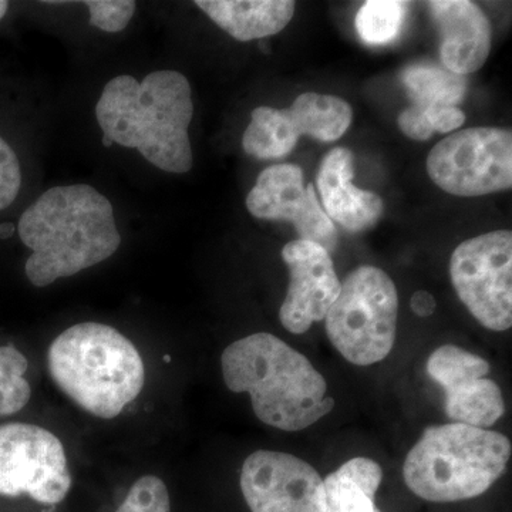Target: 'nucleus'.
Masks as SVG:
<instances>
[{
	"instance_id": "obj_1",
	"label": "nucleus",
	"mask_w": 512,
	"mask_h": 512,
	"mask_svg": "<svg viewBox=\"0 0 512 512\" xmlns=\"http://www.w3.org/2000/svg\"><path fill=\"white\" fill-rule=\"evenodd\" d=\"M18 234L32 249L25 271L37 288L106 261L121 244L113 205L86 184L43 192L20 217Z\"/></svg>"
},
{
	"instance_id": "obj_2",
	"label": "nucleus",
	"mask_w": 512,
	"mask_h": 512,
	"mask_svg": "<svg viewBox=\"0 0 512 512\" xmlns=\"http://www.w3.org/2000/svg\"><path fill=\"white\" fill-rule=\"evenodd\" d=\"M194 116L191 86L184 74L160 70L141 82L130 74L104 86L96 117L104 138L136 148L165 173L184 174L194 164L188 127Z\"/></svg>"
},
{
	"instance_id": "obj_3",
	"label": "nucleus",
	"mask_w": 512,
	"mask_h": 512,
	"mask_svg": "<svg viewBox=\"0 0 512 512\" xmlns=\"http://www.w3.org/2000/svg\"><path fill=\"white\" fill-rule=\"evenodd\" d=\"M222 376L231 392L248 393L266 426L301 431L332 412L328 383L311 360L271 333L231 343L221 356Z\"/></svg>"
},
{
	"instance_id": "obj_4",
	"label": "nucleus",
	"mask_w": 512,
	"mask_h": 512,
	"mask_svg": "<svg viewBox=\"0 0 512 512\" xmlns=\"http://www.w3.org/2000/svg\"><path fill=\"white\" fill-rule=\"evenodd\" d=\"M47 367L72 402L106 420L120 416L146 382L136 346L103 323H79L60 333L47 352Z\"/></svg>"
},
{
	"instance_id": "obj_5",
	"label": "nucleus",
	"mask_w": 512,
	"mask_h": 512,
	"mask_svg": "<svg viewBox=\"0 0 512 512\" xmlns=\"http://www.w3.org/2000/svg\"><path fill=\"white\" fill-rule=\"evenodd\" d=\"M511 441L498 431L463 423L441 424L424 431L407 454V487L430 503H458L480 497L510 463Z\"/></svg>"
},
{
	"instance_id": "obj_6",
	"label": "nucleus",
	"mask_w": 512,
	"mask_h": 512,
	"mask_svg": "<svg viewBox=\"0 0 512 512\" xmlns=\"http://www.w3.org/2000/svg\"><path fill=\"white\" fill-rule=\"evenodd\" d=\"M399 296L383 269L363 265L346 276L325 318L333 348L348 362L370 366L382 362L396 342Z\"/></svg>"
},
{
	"instance_id": "obj_7",
	"label": "nucleus",
	"mask_w": 512,
	"mask_h": 512,
	"mask_svg": "<svg viewBox=\"0 0 512 512\" xmlns=\"http://www.w3.org/2000/svg\"><path fill=\"white\" fill-rule=\"evenodd\" d=\"M427 173L437 187L457 197L510 190L511 131L495 127L456 131L430 151Z\"/></svg>"
},
{
	"instance_id": "obj_8",
	"label": "nucleus",
	"mask_w": 512,
	"mask_h": 512,
	"mask_svg": "<svg viewBox=\"0 0 512 512\" xmlns=\"http://www.w3.org/2000/svg\"><path fill=\"white\" fill-rule=\"evenodd\" d=\"M458 298L484 328L512 325V234L493 231L461 242L450 258Z\"/></svg>"
},
{
	"instance_id": "obj_9",
	"label": "nucleus",
	"mask_w": 512,
	"mask_h": 512,
	"mask_svg": "<svg viewBox=\"0 0 512 512\" xmlns=\"http://www.w3.org/2000/svg\"><path fill=\"white\" fill-rule=\"evenodd\" d=\"M72 488L66 450L52 431L29 423L0 426V495L62 503Z\"/></svg>"
},
{
	"instance_id": "obj_10",
	"label": "nucleus",
	"mask_w": 512,
	"mask_h": 512,
	"mask_svg": "<svg viewBox=\"0 0 512 512\" xmlns=\"http://www.w3.org/2000/svg\"><path fill=\"white\" fill-rule=\"evenodd\" d=\"M239 483L251 512H328L322 477L292 454L255 451L245 460Z\"/></svg>"
},
{
	"instance_id": "obj_11",
	"label": "nucleus",
	"mask_w": 512,
	"mask_h": 512,
	"mask_svg": "<svg viewBox=\"0 0 512 512\" xmlns=\"http://www.w3.org/2000/svg\"><path fill=\"white\" fill-rule=\"evenodd\" d=\"M487 360L454 345L440 346L427 360V375L446 399V413L454 423L488 429L505 413L500 386L488 379Z\"/></svg>"
},
{
	"instance_id": "obj_12",
	"label": "nucleus",
	"mask_w": 512,
	"mask_h": 512,
	"mask_svg": "<svg viewBox=\"0 0 512 512\" xmlns=\"http://www.w3.org/2000/svg\"><path fill=\"white\" fill-rule=\"evenodd\" d=\"M248 211L259 220L288 221L299 239L333 252L338 232L316 198L312 184L305 185L303 171L295 164L265 168L247 197Z\"/></svg>"
},
{
	"instance_id": "obj_13",
	"label": "nucleus",
	"mask_w": 512,
	"mask_h": 512,
	"mask_svg": "<svg viewBox=\"0 0 512 512\" xmlns=\"http://www.w3.org/2000/svg\"><path fill=\"white\" fill-rule=\"evenodd\" d=\"M282 259L288 266L289 288L279 319L288 332L302 335L313 323L326 318L342 282L329 252L313 242H289L282 249Z\"/></svg>"
},
{
	"instance_id": "obj_14",
	"label": "nucleus",
	"mask_w": 512,
	"mask_h": 512,
	"mask_svg": "<svg viewBox=\"0 0 512 512\" xmlns=\"http://www.w3.org/2000/svg\"><path fill=\"white\" fill-rule=\"evenodd\" d=\"M427 6L440 29L443 66L458 76L480 70L493 43V28L480 6L468 0H436Z\"/></svg>"
},
{
	"instance_id": "obj_15",
	"label": "nucleus",
	"mask_w": 512,
	"mask_h": 512,
	"mask_svg": "<svg viewBox=\"0 0 512 512\" xmlns=\"http://www.w3.org/2000/svg\"><path fill=\"white\" fill-rule=\"evenodd\" d=\"M355 157L345 147H336L326 154L320 164L318 188L323 211L330 221L338 222L350 232L372 228L383 215V201L372 191L353 185Z\"/></svg>"
},
{
	"instance_id": "obj_16",
	"label": "nucleus",
	"mask_w": 512,
	"mask_h": 512,
	"mask_svg": "<svg viewBox=\"0 0 512 512\" xmlns=\"http://www.w3.org/2000/svg\"><path fill=\"white\" fill-rule=\"evenodd\" d=\"M195 5L239 42L282 32L295 13V2L289 0H197Z\"/></svg>"
},
{
	"instance_id": "obj_17",
	"label": "nucleus",
	"mask_w": 512,
	"mask_h": 512,
	"mask_svg": "<svg viewBox=\"0 0 512 512\" xmlns=\"http://www.w3.org/2000/svg\"><path fill=\"white\" fill-rule=\"evenodd\" d=\"M383 480L382 467L366 457H357L329 474L323 481L328 512H382L376 493Z\"/></svg>"
},
{
	"instance_id": "obj_18",
	"label": "nucleus",
	"mask_w": 512,
	"mask_h": 512,
	"mask_svg": "<svg viewBox=\"0 0 512 512\" xmlns=\"http://www.w3.org/2000/svg\"><path fill=\"white\" fill-rule=\"evenodd\" d=\"M286 113L299 137L309 136L322 143L338 141L353 119L352 107L345 100L318 93L301 94Z\"/></svg>"
},
{
	"instance_id": "obj_19",
	"label": "nucleus",
	"mask_w": 512,
	"mask_h": 512,
	"mask_svg": "<svg viewBox=\"0 0 512 512\" xmlns=\"http://www.w3.org/2000/svg\"><path fill=\"white\" fill-rule=\"evenodd\" d=\"M299 136L293 130L286 109L258 107L252 111V120L242 137V147L258 160H275L288 156L298 144Z\"/></svg>"
},
{
	"instance_id": "obj_20",
	"label": "nucleus",
	"mask_w": 512,
	"mask_h": 512,
	"mask_svg": "<svg viewBox=\"0 0 512 512\" xmlns=\"http://www.w3.org/2000/svg\"><path fill=\"white\" fill-rule=\"evenodd\" d=\"M414 106H456L467 92V80L434 63H414L402 73Z\"/></svg>"
},
{
	"instance_id": "obj_21",
	"label": "nucleus",
	"mask_w": 512,
	"mask_h": 512,
	"mask_svg": "<svg viewBox=\"0 0 512 512\" xmlns=\"http://www.w3.org/2000/svg\"><path fill=\"white\" fill-rule=\"evenodd\" d=\"M407 3L399 0H370L357 12L355 26L363 43L370 46L393 42L403 28Z\"/></svg>"
},
{
	"instance_id": "obj_22",
	"label": "nucleus",
	"mask_w": 512,
	"mask_h": 512,
	"mask_svg": "<svg viewBox=\"0 0 512 512\" xmlns=\"http://www.w3.org/2000/svg\"><path fill=\"white\" fill-rule=\"evenodd\" d=\"M28 359L13 346H0V417L19 413L32 396L25 375Z\"/></svg>"
},
{
	"instance_id": "obj_23",
	"label": "nucleus",
	"mask_w": 512,
	"mask_h": 512,
	"mask_svg": "<svg viewBox=\"0 0 512 512\" xmlns=\"http://www.w3.org/2000/svg\"><path fill=\"white\" fill-rule=\"evenodd\" d=\"M116 512H171L167 485L156 476L138 478Z\"/></svg>"
},
{
	"instance_id": "obj_24",
	"label": "nucleus",
	"mask_w": 512,
	"mask_h": 512,
	"mask_svg": "<svg viewBox=\"0 0 512 512\" xmlns=\"http://www.w3.org/2000/svg\"><path fill=\"white\" fill-rule=\"evenodd\" d=\"M90 23L107 33H119L127 28L136 12L133 0H87Z\"/></svg>"
},
{
	"instance_id": "obj_25",
	"label": "nucleus",
	"mask_w": 512,
	"mask_h": 512,
	"mask_svg": "<svg viewBox=\"0 0 512 512\" xmlns=\"http://www.w3.org/2000/svg\"><path fill=\"white\" fill-rule=\"evenodd\" d=\"M22 187V168L15 150L0 137V211L18 198Z\"/></svg>"
},
{
	"instance_id": "obj_26",
	"label": "nucleus",
	"mask_w": 512,
	"mask_h": 512,
	"mask_svg": "<svg viewBox=\"0 0 512 512\" xmlns=\"http://www.w3.org/2000/svg\"><path fill=\"white\" fill-rule=\"evenodd\" d=\"M399 127L404 136L416 141L430 140L434 134L423 107L414 106V104L400 113Z\"/></svg>"
},
{
	"instance_id": "obj_27",
	"label": "nucleus",
	"mask_w": 512,
	"mask_h": 512,
	"mask_svg": "<svg viewBox=\"0 0 512 512\" xmlns=\"http://www.w3.org/2000/svg\"><path fill=\"white\" fill-rule=\"evenodd\" d=\"M434 133H450L463 126L466 114L456 106L423 107Z\"/></svg>"
},
{
	"instance_id": "obj_28",
	"label": "nucleus",
	"mask_w": 512,
	"mask_h": 512,
	"mask_svg": "<svg viewBox=\"0 0 512 512\" xmlns=\"http://www.w3.org/2000/svg\"><path fill=\"white\" fill-rule=\"evenodd\" d=\"M410 306L417 316L427 318V316L433 315L434 309H436V299L429 292L419 291L412 296Z\"/></svg>"
},
{
	"instance_id": "obj_29",
	"label": "nucleus",
	"mask_w": 512,
	"mask_h": 512,
	"mask_svg": "<svg viewBox=\"0 0 512 512\" xmlns=\"http://www.w3.org/2000/svg\"><path fill=\"white\" fill-rule=\"evenodd\" d=\"M13 232H15V225L10 224V222L0 225V238L12 237Z\"/></svg>"
},
{
	"instance_id": "obj_30",
	"label": "nucleus",
	"mask_w": 512,
	"mask_h": 512,
	"mask_svg": "<svg viewBox=\"0 0 512 512\" xmlns=\"http://www.w3.org/2000/svg\"><path fill=\"white\" fill-rule=\"evenodd\" d=\"M9 9V3L3 2V0H0V19H3V16L6 15V12H8Z\"/></svg>"
}]
</instances>
